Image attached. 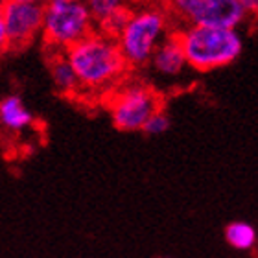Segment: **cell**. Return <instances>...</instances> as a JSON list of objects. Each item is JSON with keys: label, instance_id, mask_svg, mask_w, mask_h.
Masks as SVG:
<instances>
[{"label": "cell", "instance_id": "1", "mask_svg": "<svg viewBox=\"0 0 258 258\" xmlns=\"http://www.w3.org/2000/svg\"><path fill=\"white\" fill-rule=\"evenodd\" d=\"M64 57L74 70L80 89L83 87L89 91L107 89L127 69L116 39L103 33L92 32L80 43L64 50Z\"/></svg>", "mask_w": 258, "mask_h": 258}, {"label": "cell", "instance_id": "2", "mask_svg": "<svg viewBox=\"0 0 258 258\" xmlns=\"http://www.w3.org/2000/svg\"><path fill=\"white\" fill-rule=\"evenodd\" d=\"M175 35L186 64L201 72H209L232 63L242 54L243 48V41L236 30L188 26Z\"/></svg>", "mask_w": 258, "mask_h": 258}, {"label": "cell", "instance_id": "3", "mask_svg": "<svg viewBox=\"0 0 258 258\" xmlns=\"http://www.w3.org/2000/svg\"><path fill=\"white\" fill-rule=\"evenodd\" d=\"M166 13L159 8L131 11L127 22L116 37L122 57L131 67H142L150 61L166 30Z\"/></svg>", "mask_w": 258, "mask_h": 258}, {"label": "cell", "instance_id": "4", "mask_svg": "<svg viewBox=\"0 0 258 258\" xmlns=\"http://www.w3.org/2000/svg\"><path fill=\"white\" fill-rule=\"evenodd\" d=\"M94 22L89 8L81 2L72 0H54L44 6L43 33L44 43L52 48H70L81 39L92 33Z\"/></svg>", "mask_w": 258, "mask_h": 258}, {"label": "cell", "instance_id": "5", "mask_svg": "<svg viewBox=\"0 0 258 258\" xmlns=\"http://www.w3.org/2000/svg\"><path fill=\"white\" fill-rule=\"evenodd\" d=\"M159 109H162L159 94L140 83L124 87L109 103L113 124L120 131H139Z\"/></svg>", "mask_w": 258, "mask_h": 258}, {"label": "cell", "instance_id": "6", "mask_svg": "<svg viewBox=\"0 0 258 258\" xmlns=\"http://www.w3.org/2000/svg\"><path fill=\"white\" fill-rule=\"evenodd\" d=\"M173 10L190 22V26L236 30L249 11L243 0H179Z\"/></svg>", "mask_w": 258, "mask_h": 258}, {"label": "cell", "instance_id": "7", "mask_svg": "<svg viewBox=\"0 0 258 258\" xmlns=\"http://www.w3.org/2000/svg\"><path fill=\"white\" fill-rule=\"evenodd\" d=\"M8 50H22L33 43L43 28L44 6L30 0H10L0 4Z\"/></svg>", "mask_w": 258, "mask_h": 258}, {"label": "cell", "instance_id": "8", "mask_svg": "<svg viewBox=\"0 0 258 258\" xmlns=\"http://www.w3.org/2000/svg\"><path fill=\"white\" fill-rule=\"evenodd\" d=\"M151 67L164 76H177L181 74L186 67V59L181 50L179 39L175 33H172L168 39L161 41L157 44V48L153 50V54L150 57Z\"/></svg>", "mask_w": 258, "mask_h": 258}, {"label": "cell", "instance_id": "9", "mask_svg": "<svg viewBox=\"0 0 258 258\" xmlns=\"http://www.w3.org/2000/svg\"><path fill=\"white\" fill-rule=\"evenodd\" d=\"M33 114L26 109L22 100L15 94L0 100V125L11 133H21L22 129L30 127Z\"/></svg>", "mask_w": 258, "mask_h": 258}, {"label": "cell", "instance_id": "10", "mask_svg": "<svg viewBox=\"0 0 258 258\" xmlns=\"http://www.w3.org/2000/svg\"><path fill=\"white\" fill-rule=\"evenodd\" d=\"M50 76L54 80L55 89L69 96V94H74L76 91H80V83H78V78H76L74 70L69 64L64 54H55L52 59H50Z\"/></svg>", "mask_w": 258, "mask_h": 258}, {"label": "cell", "instance_id": "11", "mask_svg": "<svg viewBox=\"0 0 258 258\" xmlns=\"http://www.w3.org/2000/svg\"><path fill=\"white\" fill-rule=\"evenodd\" d=\"M225 240L238 251H249L256 243V229L247 221H232L225 229Z\"/></svg>", "mask_w": 258, "mask_h": 258}, {"label": "cell", "instance_id": "12", "mask_svg": "<svg viewBox=\"0 0 258 258\" xmlns=\"http://www.w3.org/2000/svg\"><path fill=\"white\" fill-rule=\"evenodd\" d=\"M87 8H89L92 22H98L102 26V24H105L122 8V4L116 2V0H92Z\"/></svg>", "mask_w": 258, "mask_h": 258}, {"label": "cell", "instance_id": "13", "mask_svg": "<svg viewBox=\"0 0 258 258\" xmlns=\"http://www.w3.org/2000/svg\"><path fill=\"white\" fill-rule=\"evenodd\" d=\"M168 129H170V118L162 109L151 114L150 118L146 120V124L142 125V131L146 135H162L166 133Z\"/></svg>", "mask_w": 258, "mask_h": 258}, {"label": "cell", "instance_id": "14", "mask_svg": "<svg viewBox=\"0 0 258 258\" xmlns=\"http://www.w3.org/2000/svg\"><path fill=\"white\" fill-rule=\"evenodd\" d=\"M8 52V37H6L4 21H2V13H0V54Z\"/></svg>", "mask_w": 258, "mask_h": 258}, {"label": "cell", "instance_id": "15", "mask_svg": "<svg viewBox=\"0 0 258 258\" xmlns=\"http://www.w3.org/2000/svg\"><path fill=\"white\" fill-rule=\"evenodd\" d=\"M0 4H2V2H0Z\"/></svg>", "mask_w": 258, "mask_h": 258}]
</instances>
